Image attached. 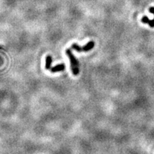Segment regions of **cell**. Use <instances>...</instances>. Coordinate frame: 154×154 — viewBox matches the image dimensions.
I'll use <instances>...</instances> for the list:
<instances>
[{
	"instance_id": "6",
	"label": "cell",
	"mask_w": 154,
	"mask_h": 154,
	"mask_svg": "<svg viewBox=\"0 0 154 154\" xmlns=\"http://www.w3.org/2000/svg\"><path fill=\"white\" fill-rule=\"evenodd\" d=\"M149 12L154 15V7H150L149 8Z\"/></svg>"
},
{
	"instance_id": "4",
	"label": "cell",
	"mask_w": 154,
	"mask_h": 154,
	"mask_svg": "<svg viewBox=\"0 0 154 154\" xmlns=\"http://www.w3.org/2000/svg\"><path fill=\"white\" fill-rule=\"evenodd\" d=\"M52 64V57L50 55H47L46 57V64H45V69L46 70H50Z\"/></svg>"
},
{
	"instance_id": "2",
	"label": "cell",
	"mask_w": 154,
	"mask_h": 154,
	"mask_svg": "<svg viewBox=\"0 0 154 154\" xmlns=\"http://www.w3.org/2000/svg\"><path fill=\"white\" fill-rule=\"evenodd\" d=\"M94 45H95V43H94V42H93V41L88 42V43L84 45V46H79V45H78L77 44H73L71 45V49H74V50H76L77 52H87L91 50V49L94 47Z\"/></svg>"
},
{
	"instance_id": "7",
	"label": "cell",
	"mask_w": 154,
	"mask_h": 154,
	"mask_svg": "<svg viewBox=\"0 0 154 154\" xmlns=\"http://www.w3.org/2000/svg\"><path fill=\"white\" fill-rule=\"evenodd\" d=\"M2 49V46H0V49Z\"/></svg>"
},
{
	"instance_id": "1",
	"label": "cell",
	"mask_w": 154,
	"mask_h": 154,
	"mask_svg": "<svg viewBox=\"0 0 154 154\" xmlns=\"http://www.w3.org/2000/svg\"><path fill=\"white\" fill-rule=\"evenodd\" d=\"M66 54L67 55L69 60H70L71 69L72 73L74 76H77L79 73V64L78 60L76 59V57L73 54L71 49H66Z\"/></svg>"
},
{
	"instance_id": "5",
	"label": "cell",
	"mask_w": 154,
	"mask_h": 154,
	"mask_svg": "<svg viewBox=\"0 0 154 154\" xmlns=\"http://www.w3.org/2000/svg\"><path fill=\"white\" fill-rule=\"evenodd\" d=\"M141 22L144 24H148L151 27H154V19L152 20H150L148 17L144 16L141 19Z\"/></svg>"
},
{
	"instance_id": "3",
	"label": "cell",
	"mask_w": 154,
	"mask_h": 154,
	"mask_svg": "<svg viewBox=\"0 0 154 154\" xmlns=\"http://www.w3.org/2000/svg\"><path fill=\"white\" fill-rule=\"evenodd\" d=\"M65 69V65L64 63H60V64H58L56 66H54V67L51 68L50 71L52 73H56V72L59 71H63Z\"/></svg>"
}]
</instances>
